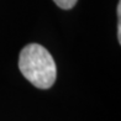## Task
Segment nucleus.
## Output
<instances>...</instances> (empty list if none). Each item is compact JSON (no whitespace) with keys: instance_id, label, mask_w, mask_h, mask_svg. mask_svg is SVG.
Segmentation results:
<instances>
[{"instance_id":"obj_1","label":"nucleus","mask_w":121,"mask_h":121,"mask_svg":"<svg viewBox=\"0 0 121 121\" xmlns=\"http://www.w3.org/2000/svg\"><path fill=\"white\" fill-rule=\"evenodd\" d=\"M19 68L25 78L38 89L51 88L57 77L53 57L38 43H30L21 49Z\"/></svg>"},{"instance_id":"obj_2","label":"nucleus","mask_w":121,"mask_h":121,"mask_svg":"<svg viewBox=\"0 0 121 121\" xmlns=\"http://www.w3.org/2000/svg\"><path fill=\"white\" fill-rule=\"evenodd\" d=\"M53 1L56 3L57 6H59L60 9L68 10V9H72L74 5L77 4L78 0H53Z\"/></svg>"}]
</instances>
